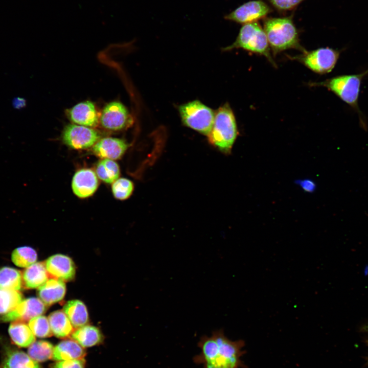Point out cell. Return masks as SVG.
<instances>
[{"instance_id":"cell-32","label":"cell","mask_w":368,"mask_h":368,"mask_svg":"<svg viewBox=\"0 0 368 368\" xmlns=\"http://www.w3.org/2000/svg\"><path fill=\"white\" fill-rule=\"evenodd\" d=\"M85 364L84 359L65 360L56 362L53 368H84Z\"/></svg>"},{"instance_id":"cell-29","label":"cell","mask_w":368,"mask_h":368,"mask_svg":"<svg viewBox=\"0 0 368 368\" xmlns=\"http://www.w3.org/2000/svg\"><path fill=\"white\" fill-rule=\"evenodd\" d=\"M28 325L34 335L38 337H49L52 335L48 318L45 316L41 315L33 317L28 321Z\"/></svg>"},{"instance_id":"cell-21","label":"cell","mask_w":368,"mask_h":368,"mask_svg":"<svg viewBox=\"0 0 368 368\" xmlns=\"http://www.w3.org/2000/svg\"><path fill=\"white\" fill-rule=\"evenodd\" d=\"M63 309L74 328H81L88 323L87 310L82 301L78 300L69 301Z\"/></svg>"},{"instance_id":"cell-8","label":"cell","mask_w":368,"mask_h":368,"mask_svg":"<svg viewBox=\"0 0 368 368\" xmlns=\"http://www.w3.org/2000/svg\"><path fill=\"white\" fill-rule=\"evenodd\" d=\"M99 122L106 130L120 131L130 127L133 123V118L122 103L113 101L103 108Z\"/></svg>"},{"instance_id":"cell-30","label":"cell","mask_w":368,"mask_h":368,"mask_svg":"<svg viewBox=\"0 0 368 368\" xmlns=\"http://www.w3.org/2000/svg\"><path fill=\"white\" fill-rule=\"evenodd\" d=\"M111 189L114 197L117 199L123 200L131 196L134 189V185L129 179L120 178L112 183Z\"/></svg>"},{"instance_id":"cell-10","label":"cell","mask_w":368,"mask_h":368,"mask_svg":"<svg viewBox=\"0 0 368 368\" xmlns=\"http://www.w3.org/2000/svg\"><path fill=\"white\" fill-rule=\"evenodd\" d=\"M272 9L262 0L248 1L224 16L225 20L244 25L264 19Z\"/></svg>"},{"instance_id":"cell-24","label":"cell","mask_w":368,"mask_h":368,"mask_svg":"<svg viewBox=\"0 0 368 368\" xmlns=\"http://www.w3.org/2000/svg\"><path fill=\"white\" fill-rule=\"evenodd\" d=\"M22 287V272L13 267L0 268V290H19Z\"/></svg>"},{"instance_id":"cell-20","label":"cell","mask_w":368,"mask_h":368,"mask_svg":"<svg viewBox=\"0 0 368 368\" xmlns=\"http://www.w3.org/2000/svg\"><path fill=\"white\" fill-rule=\"evenodd\" d=\"M13 342L19 347H28L35 341V335L28 325L21 320L13 321L8 330Z\"/></svg>"},{"instance_id":"cell-18","label":"cell","mask_w":368,"mask_h":368,"mask_svg":"<svg viewBox=\"0 0 368 368\" xmlns=\"http://www.w3.org/2000/svg\"><path fill=\"white\" fill-rule=\"evenodd\" d=\"M85 351L74 340H65L54 348L52 359L56 361L83 359Z\"/></svg>"},{"instance_id":"cell-25","label":"cell","mask_w":368,"mask_h":368,"mask_svg":"<svg viewBox=\"0 0 368 368\" xmlns=\"http://www.w3.org/2000/svg\"><path fill=\"white\" fill-rule=\"evenodd\" d=\"M96 174L104 182L112 183L118 179L120 170L119 165L113 160L102 159L96 165Z\"/></svg>"},{"instance_id":"cell-2","label":"cell","mask_w":368,"mask_h":368,"mask_svg":"<svg viewBox=\"0 0 368 368\" xmlns=\"http://www.w3.org/2000/svg\"><path fill=\"white\" fill-rule=\"evenodd\" d=\"M263 29L273 55L290 49L303 53L306 50L300 43L298 32L292 15L263 19Z\"/></svg>"},{"instance_id":"cell-3","label":"cell","mask_w":368,"mask_h":368,"mask_svg":"<svg viewBox=\"0 0 368 368\" xmlns=\"http://www.w3.org/2000/svg\"><path fill=\"white\" fill-rule=\"evenodd\" d=\"M235 117L228 103L215 112L212 129L208 135L209 141L220 151L228 153L238 136Z\"/></svg>"},{"instance_id":"cell-11","label":"cell","mask_w":368,"mask_h":368,"mask_svg":"<svg viewBox=\"0 0 368 368\" xmlns=\"http://www.w3.org/2000/svg\"><path fill=\"white\" fill-rule=\"evenodd\" d=\"M47 306L37 297L22 300L13 310L0 316V322L16 320L29 321L36 316L42 315L47 310Z\"/></svg>"},{"instance_id":"cell-27","label":"cell","mask_w":368,"mask_h":368,"mask_svg":"<svg viewBox=\"0 0 368 368\" xmlns=\"http://www.w3.org/2000/svg\"><path fill=\"white\" fill-rule=\"evenodd\" d=\"M37 254L29 246L19 247L14 249L11 255L13 263L17 266L27 268L36 261Z\"/></svg>"},{"instance_id":"cell-1","label":"cell","mask_w":368,"mask_h":368,"mask_svg":"<svg viewBox=\"0 0 368 368\" xmlns=\"http://www.w3.org/2000/svg\"><path fill=\"white\" fill-rule=\"evenodd\" d=\"M242 340L232 341L223 331H214L211 337L204 336L200 346L206 368H239L244 366L240 359L244 353Z\"/></svg>"},{"instance_id":"cell-34","label":"cell","mask_w":368,"mask_h":368,"mask_svg":"<svg viewBox=\"0 0 368 368\" xmlns=\"http://www.w3.org/2000/svg\"><path fill=\"white\" fill-rule=\"evenodd\" d=\"M362 330L364 332H368V323L362 327Z\"/></svg>"},{"instance_id":"cell-9","label":"cell","mask_w":368,"mask_h":368,"mask_svg":"<svg viewBox=\"0 0 368 368\" xmlns=\"http://www.w3.org/2000/svg\"><path fill=\"white\" fill-rule=\"evenodd\" d=\"M62 140L69 147L85 149L93 146L100 139V134L94 129L77 124H68L62 132Z\"/></svg>"},{"instance_id":"cell-5","label":"cell","mask_w":368,"mask_h":368,"mask_svg":"<svg viewBox=\"0 0 368 368\" xmlns=\"http://www.w3.org/2000/svg\"><path fill=\"white\" fill-rule=\"evenodd\" d=\"M367 73L368 70L358 75L338 76L314 85L327 87L356 110L361 117L358 100L362 79Z\"/></svg>"},{"instance_id":"cell-17","label":"cell","mask_w":368,"mask_h":368,"mask_svg":"<svg viewBox=\"0 0 368 368\" xmlns=\"http://www.w3.org/2000/svg\"><path fill=\"white\" fill-rule=\"evenodd\" d=\"M49 277L45 263H34L22 272V286L26 289L39 288L47 282Z\"/></svg>"},{"instance_id":"cell-33","label":"cell","mask_w":368,"mask_h":368,"mask_svg":"<svg viewBox=\"0 0 368 368\" xmlns=\"http://www.w3.org/2000/svg\"><path fill=\"white\" fill-rule=\"evenodd\" d=\"M301 185L303 189L308 192L312 191L315 188L314 183L309 180L302 181Z\"/></svg>"},{"instance_id":"cell-15","label":"cell","mask_w":368,"mask_h":368,"mask_svg":"<svg viewBox=\"0 0 368 368\" xmlns=\"http://www.w3.org/2000/svg\"><path fill=\"white\" fill-rule=\"evenodd\" d=\"M128 144L123 140L116 137L100 139L93 147V152L102 159H120L125 153Z\"/></svg>"},{"instance_id":"cell-16","label":"cell","mask_w":368,"mask_h":368,"mask_svg":"<svg viewBox=\"0 0 368 368\" xmlns=\"http://www.w3.org/2000/svg\"><path fill=\"white\" fill-rule=\"evenodd\" d=\"M66 292L64 281L55 278L49 279L38 288L37 294L47 306H51L62 300Z\"/></svg>"},{"instance_id":"cell-22","label":"cell","mask_w":368,"mask_h":368,"mask_svg":"<svg viewBox=\"0 0 368 368\" xmlns=\"http://www.w3.org/2000/svg\"><path fill=\"white\" fill-rule=\"evenodd\" d=\"M48 318L52 334L56 337L66 338L74 332V327L64 311L59 310L52 312Z\"/></svg>"},{"instance_id":"cell-4","label":"cell","mask_w":368,"mask_h":368,"mask_svg":"<svg viewBox=\"0 0 368 368\" xmlns=\"http://www.w3.org/2000/svg\"><path fill=\"white\" fill-rule=\"evenodd\" d=\"M235 49H242L263 55L272 65L277 66L270 54L266 34L258 21L243 25L234 42L223 50L230 51Z\"/></svg>"},{"instance_id":"cell-13","label":"cell","mask_w":368,"mask_h":368,"mask_svg":"<svg viewBox=\"0 0 368 368\" xmlns=\"http://www.w3.org/2000/svg\"><path fill=\"white\" fill-rule=\"evenodd\" d=\"M68 119L75 124L88 127L98 125L100 117L95 104L90 101L82 102L67 109Z\"/></svg>"},{"instance_id":"cell-23","label":"cell","mask_w":368,"mask_h":368,"mask_svg":"<svg viewBox=\"0 0 368 368\" xmlns=\"http://www.w3.org/2000/svg\"><path fill=\"white\" fill-rule=\"evenodd\" d=\"M72 338L84 348L91 347L102 341L103 336L97 327L86 325L78 328L72 333Z\"/></svg>"},{"instance_id":"cell-19","label":"cell","mask_w":368,"mask_h":368,"mask_svg":"<svg viewBox=\"0 0 368 368\" xmlns=\"http://www.w3.org/2000/svg\"><path fill=\"white\" fill-rule=\"evenodd\" d=\"M1 368H41L37 362L28 354L15 349H7L1 363Z\"/></svg>"},{"instance_id":"cell-12","label":"cell","mask_w":368,"mask_h":368,"mask_svg":"<svg viewBox=\"0 0 368 368\" xmlns=\"http://www.w3.org/2000/svg\"><path fill=\"white\" fill-rule=\"evenodd\" d=\"M46 269L52 278L63 281L72 280L75 276L76 267L72 259L62 254L50 257L45 262Z\"/></svg>"},{"instance_id":"cell-7","label":"cell","mask_w":368,"mask_h":368,"mask_svg":"<svg viewBox=\"0 0 368 368\" xmlns=\"http://www.w3.org/2000/svg\"><path fill=\"white\" fill-rule=\"evenodd\" d=\"M295 57L299 61L312 71L320 74L328 73L334 68L339 57L338 51L322 48Z\"/></svg>"},{"instance_id":"cell-14","label":"cell","mask_w":368,"mask_h":368,"mask_svg":"<svg viewBox=\"0 0 368 368\" xmlns=\"http://www.w3.org/2000/svg\"><path fill=\"white\" fill-rule=\"evenodd\" d=\"M98 187L97 176L90 169H81L74 175L72 188L74 193L79 198L91 196L96 191Z\"/></svg>"},{"instance_id":"cell-28","label":"cell","mask_w":368,"mask_h":368,"mask_svg":"<svg viewBox=\"0 0 368 368\" xmlns=\"http://www.w3.org/2000/svg\"><path fill=\"white\" fill-rule=\"evenodd\" d=\"M22 300V295L18 290H0V315L13 310Z\"/></svg>"},{"instance_id":"cell-35","label":"cell","mask_w":368,"mask_h":368,"mask_svg":"<svg viewBox=\"0 0 368 368\" xmlns=\"http://www.w3.org/2000/svg\"><path fill=\"white\" fill-rule=\"evenodd\" d=\"M366 343H367V346H368V340H367Z\"/></svg>"},{"instance_id":"cell-26","label":"cell","mask_w":368,"mask_h":368,"mask_svg":"<svg viewBox=\"0 0 368 368\" xmlns=\"http://www.w3.org/2000/svg\"><path fill=\"white\" fill-rule=\"evenodd\" d=\"M54 347L52 344L46 340H38L31 344L28 350V354L36 362H44L53 357Z\"/></svg>"},{"instance_id":"cell-31","label":"cell","mask_w":368,"mask_h":368,"mask_svg":"<svg viewBox=\"0 0 368 368\" xmlns=\"http://www.w3.org/2000/svg\"><path fill=\"white\" fill-rule=\"evenodd\" d=\"M278 11L285 12L294 9L305 0H267Z\"/></svg>"},{"instance_id":"cell-6","label":"cell","mask_w":368,"mask_h":368,"mask_svg":"<svg viewBox=\"0 0 368 368\" xmlns=\"http://www.w3.org/2000/svg\"><path fill=\"white\" fill-rule=\"evenodd\" d=\"M183 124L199 133L208 135L214 121L215 112L200 101L194 100L178 107Z\"/></svg>"}]
</instances>
